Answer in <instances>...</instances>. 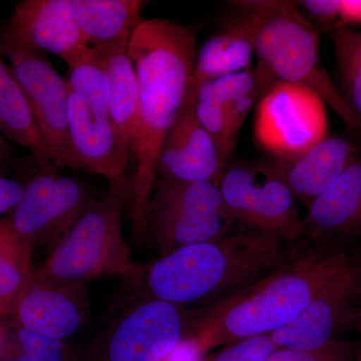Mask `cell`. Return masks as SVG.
Returning <instances> with one entry per match:
<instances>
[{"instance_id":"cell-2","label":"cell","mask_w":361,"mask_h":361,"mask_svg":"<svg viewBox=\"0 0 361 361\" xmlns=\"http://www.w3.org/2000/svg\"><path fill=\"white\" fill-rule=\"evenodd\" d=\"M353 259L345 249L334 245L290 255L269 274L213 303L191 337L206 353L283 329Z\"/></svg>"},{"instance_id":"cell-1","label":"cell","mask_w":361,"mask_h":361,"mask_svg":"<svg viewBox=\"0 0 361 361\" xmlns=\"http://www.w3.org/2000/svg\"><path fill=\"white\" fill-rule=\"evenodd\" d=\"M197 30L169 20L137 23L129 42V54L139 84L137 130L132 152L133 229L146 236L149 197L164 141L184 109L196 63Z\"/></svg>"},{"instance_id":"cell-30","label":"cell","mask_w":361,"mask_h":361,"mask_svg":"<svg viewBox=\"0 0 361 361\" xmlns=\"http://www.w3.org/2000/svg\"><path fill=\"white\" fill-rule=\"evenodd\" d=\"M23 353L13 361H65L66 348L63 342L33 334L25 329L18 331Z\"/></svg>"},{"instance_id":"cell-6","label":"cell","mask_w":361,"mask_h":361,"mask_svg":"<svg viewBox=\"0 0 361 361\" xmlns=\"http://www.w3.org/2000/svg\"><path fill=\"white\" fill-rule=\"evenodd\" d=\"M0 52L27 99L45 154L54 168L78 170L68 133L71 90L44 52L21 44L7 30Z\"/></svg>"},{"instance_id":"cell-16","label":"cell","mask_w":361,"mask_h":361,"mask_svg":"<svg viewBox=\"0 0 361 361\" xmlns=\"http://www.w3.org/2000/svg\"><path fill=\"white\" fill-rule=\"evenodd\" d=\"M301 232L324 245L361 239V156L308 207Z\"/></svg>"},{"instance_id":"cell-8","label":"cell","mask_w":361,"mask_h":361,"mask_svg":"<svg viewBox=\"0 0 361 361\" xmlns=\"http://www.w3.org/2000/svg\"><path fill=\"white\" fill-rule=\"evenodd\" d=\"M254 135L278 161H293L329 135L324 102L300 85L281 82L260 97Z\"/></svg>"},{"instance_id":"cell-32","label":"cell","mask_w":361,"mask_h":361,"mask_svg":"<svg viewBox=\"0 0 361 361\" xmlns=\"http://www.w3.org/2000/svg\"><path fill=\"white\" fill-rule=\"evenodd\" d=\"M195 113L206 132L212 137L218 149L224 139L226 111L225 106L213 99H198L195 102Z\"/></svg>"},{"instance_id":"cell-23","label":"cell","mask_w":361,"mask_h":361,"mask_svg":"<svg viewBox=\"0 0 361 361\" xmlns=\"http://www.w3.org/2000/svg\"><path fill=\"white\" fill-rule=\"evenodd\" d=\"M71 94L80 97L96 118H108L110 106V84L104 66L92 47L66 63Z\"/></svg>"},{"instance_id":"cell-37","label":"cell","mask_w":361,"mask_h":361,"mask_svg":"<svg viewBox=\"0 0 361 361\" xmlns=\"http://www.w3.org/2000/svg\"><path fill=\"white\" fill-rule=\"evenodd\" d=\"M13 304L8 301L0 299V315H6L8 313H13Z\"/></svg>"},{"instance_id":"cell-27","label":"cell","mask_w":361,"mask_h":361,"mask_svg":"<svg viewBox=\"0 0 361 361\" xmlns=\"http://www.w3.org/2000/svg\"><path fill=\"white\" fill-rule=\"evenodd\" d=\"M266 361H361V348L355 342L339 338L312 350L278 348Z\"/></svg>"},{"instance_id":"cell-36","label":"cell","mask_w":361,"mask_h":361,"mask_svg":"<svg viewBox=\"0 0 361 361\" xmlns=\"http://www.w3.org/2000/svg\"><path fill=\"white\" fill-rule=\"evenodd\" d=\"M356 327L361 332V263H360V284H358V300L357 307H356L355 320Z\"/></svg>"},{"instance_id":"cell-11","label":"cell","mask_w":361,"mask_h":361,"mask_svg":"<svg viewBox=\"0 0 361 361\" xmlns=\"http://www.w3.org/2000/svg\"><path fill=\"white\" fill-rule=\"evenodd\" d=\"M184 322L174 304L154 298L121 320L108 346L110 361H161L184 336Z\"/></svg>"},{"instance_id":"cell-20","label":"cell","mask_w":361,"mask_h":361,"mask_svg":"<svg viewBox=\"0 0 361 361\" xmlns=\"http://www.w3.org/2000/svg\"><path fill=\"white\" fill-rule=\"evenodd\" d=\"M130 33H126L113 42L92 47V49L108 75L110 84L109 115L111 122L133 148L137 130L139 84L129 54Z\"/></svg>"},{"instance_id":"cell-31","label":"cell","mask_w":361,"mask_h":361,"mask_svg":"<svg viewBox=\"0 0 361 361\" xmlns=\"http://www.w3.org/2000/svg\"><path fill=\"white\" fill-rule=\"evenodd\" d=\"M303 14L316 28L336 30L341 14V0H303L296 2Z\"/></svg>"},{"instance_id":"cell-25","label":"cell","mask_w":361,"mask_h":361,"mask_svg":"<svg viewBox=\"0 0 361 361\" xmlns=\"http://www.w3.org/2000/svg\"><path fill=\"white\" fill-rule=\"evenodd\" d=\"M32 256L0 224V299L14 306L32 279Z\"/></svg>"},{"instance_id":"cell-24","label":"cell","mask_w":361,"mask_h":361,"mask_svg":"<svg viewBox=\"0 0 361 361\" xmlns=\"http://www.w3.org/2000/svg\"><path fill=\"white\" fill-rule=\"evenodd\" d=\"M342 96L361 122V30H332Z\"/></svg>"},{"instance_id":"cell-10","label":"cell","mask_w":361,"mask_h":361,"mask_svg":"<svg viewBox=\"0 0 361 361\" xmlns=\"http://www.w3.org/2000/svg\"><path fill=\"white\" fill-rule=\"evenodd\" d=\"M360 284V263L351 260L318 290L293 322L270 336L279 348H322L339 339L355 320Z\"/></svg>"},{"instance_id":"cell-7","label":"cell","mask_w":361,"mask_h":361,"mask_svg":"<svg viewBox=\"0 0 361 361\" xmlns=\"http://www.w3.org/2000/svg\"><path fill=\"white\" fill-rule=\"evenodd\" d=\"M218 185L236 222L285 242L302 236L295 197L268 159L227 166Z\"/></svg>"},{"instance_id":"cell-5","label":"cell","mask_w":361,"mask_h":361,"mask_svg":"<svg viewBox=\"0 0 361 361\" xmlns=\"http://www.w3.org/2000/svg\"><path fill=\"white\" fill-rule=\"evenodd\" d=\"M132 194V180L126 179L92 201L44 264L32 271V279L68 287L104 275L134 272L123 229V211Z\"/></svg>"},{"instance_id":"cell-35","label":"cell","mask_w":361,"mask_h":361,"mask_svg":"<svg viewBox=\"0 0 361 361\" xmlns=\"http://www.w3.org/2000/svg\"><path fill=\"white\" fill-rule=\"evenodd\" d=\"M361 25V0H341V14L336 30Z\"/></svg>"},{"instance_id":"cell-4","label":"cell","mask_w":361,"mask_h":361,"mask_svg":"<svg viewBox=\"0 0 361 361\" xmlns=\"http://www.w3.org/2000/svg\"><path fill=\"white\" fill-rule=\"evenodd\" d=\"M233 4L251 11L258 20V63L254 70L260 97L281 82L303 85L329 104L349 130L361 132L360 121L320 61L318 30L304 18L296 1L245 0Z\"/></svg>"},{"instance_id":"cell-33","label":"cell","mask_w":361,"mask_h":361,"mask_svg":"<svg viewBox=\"0 0 361 361\" xmlns=\"http://www.w3.org/2000/svg\"><path fill=\"white\" fill-rule=\"evenodd\" d=\"M23 191L25 186L18 180L0 177V215L18 205Z\"/></svg>"},{"instance_id":"cell-13","label":"cell","mask_w":361,"mask_h":361,"mask_svg":"<svg viewBox=\"0 0 361 361\" xmlns=\"http://www.w3.org/2000/svg\"><path fill=\"white\" fill-rule=\"evenodd\" d=\"M68 133L78 170L101 176L115 185L127 179L132 146L108 118H96L75 94L70 97Z\"/></svg>"},{"instance_id":"cell-3","label":"cell","mask_w":361,"mask_h":361,"mask_svg":"<svg viewBox=\"0 0 361 361\" xmlns=\"http://www.w3.org/2000/svg\"><path fill=\"white\" fill-rule=\"evenodd\" d=\"M285 241L252 230L177 249L157 260L147 284L158 300L214 303L242 290L283 264Z\"/></svg>"},{"instance_id":"cell-38","label":"cell","mask_w":361,"mask_h":361,"mask_svg":"<svg viewBox=\"0 0 361 361\" xmlns=\"http://www.w3.org/2000/svg\"><path fill=\"white\" fill-rule=\"evenodd\" d=\"M0 146H1V142H0ZM0 149H1V148H0Z\"/></svg>"},{"instance_id":"cell-17","label":"cell","mask_w":361,"mask_h":361,"mask_svg":"<svg viewBox=\"0 0 361 361\" xmlns=\"http://www.w3.org/2000/svg\"><path fill=\"white\" fill-rule=\"evenodd\" d=\"M231 4L238 11V16L202 47L190 85L192 94L204 82L240 73L252 66V59L256 54L258 20L251 11Z\"/></svg>"},{"instance_id":"cell-9","label":"cell","mask_w":361,"mask_h":361,"mask_svg":"<svg viewBox=\"0 0 361 361\" xmlns=\"http://www.w3.org/2000/svg\"><path fill=\"white\" fill-rule=\"evenodd\" d=\"M44 168L25 187L8 219L0 224L16 242L32 252L39 242L56 244L87 211L92 200L87 188L73 178Z\"/></svg>"},{"instance_id":"cell-12","label":"cell","mask_w":361,"mask_h":361,"mask_svg":"<svg viewBox=\"0 0 361 361\" xmlns=\"http://www.w3.org/2000/svg\"><path fill=\"white\" fill-rule=\"evenodd\" d=\"M196 96L188 94L186 104L161 146L156 179L219 184V149L195 113Z\"/></svg>"},{"instance_id":"cell-18","label":"cell","mask_w":361,"mask_h":361,"mask_svg":"<svg viewBox=\"0 0 361 361\" xmlns=\"http://www.w3.org/2000/svg\"><path fill=\"white\" fill-rule=\"evenodd\" d=\"M66 288L32 278L13 306L21 329L59 341L75 334L82 323V311Z\"/></svg>"},{"instance_id":"cell-26","label":"cell","mask_w":361,"mask_h":361,"mask_svg":"<svg viewBox=\"0 0 361 361\" xmlns=\"http://www.w3.org/2000/svg\"><path fill=\"white\" fill-rule=\"evenodd\" d=\"M258 90L253 66L240 73L204 82L194 94L198 99H213L223 106ZM259 92V90H258Z\"/></svg>"},{"instance_id":"cell-29","label":"cell","mask_w":361,"mask_h":361,"mask_svg":"<svg viewBox=\"0 0 361 361\" xmlns=\"http://www.w3.org/2000/svg\"><path fill=\"white\" fill-rule=\"evenodd\" d=\"M278 348L270 334L252 336L228 344L209 361H266Z\"/></svg>"},{"instance_id":"cell-14","label":"cell","mask_w":361,"mask_h":361,"mask_svg":"<svg viewBox=\"0 0 361 361\" xmlns=\"http://www.w3.org/2000/svg\"><path fill=\"white\" fill-rule=\"evenodd\" d=\"M6 30L26 47L51 52L65 63L89 47L75 23L70 0L21 1Z\"/></svg>"},{"instance_id":"cell-19","label":"cell","mask_w":361,"mask_h":361,"mask_svg":"<svg viewBox=\"0 0 361 361\" xmlns=\"http://www.w3.org/2000/svg\"><path fill=\"white\" fill-rule=\"evenodd\" d=\"M235 222L229 214L149 206L146 236L165 256L182 247L223 238Z\"/></svg>"},{"instance_id":"cell-21","label":"cell","mask_w":361,"mask_h":361,"mask_svg":"<svg viewBox=\"0 0 361 361\" xmlns=\"http://www.w3.org/2000/svg\"><path fill=\"white\" fill-rule=\"evenodd\" d=\"M147 4L140 0H70L75 23L89 47L132 32L142 20Z\"/></svg>"},{"instance_id":"cell-28","label":"cell","mask_w":361,"mask_h":361,"mask_svg":"<svg viewBox=\"0 0 361 361\" xmlns=\"http://www.w3.org/2000/svg\"><path fill=\"white\" fill-rule=\"evenodd\" d=\"M260 94L258 90H254L251 94L232 101L225 106L226 122L224 139L219 149L220 164L222 172L227 167L228 161L231 158L237 142H238L240 133L243 128L247 116L251 109L258 103Z\"/></svg>"},{"instance_id":"cell-22","label":"cell","mask_w":361,"mask_h":361,"mask_svg":"<svg viewBox=\"0 0 361 361\" xmlns=\"http://www.w3.org/2000/svg\"><path fill=\"white\" fill-rule=\"evenodd\" d=\"M0 130L11 141L27 149L42 168L52 167L27 99L0 52Z\"/></svg>"},{"instance_id":"cell-15","label":"cell","mask_w":361,"mask_h":361,"mask_svg":"<svg viewBox=\"0 0 361 361\" xmlns=\"http://www.w3.org/2000/svg\"><path fill=\"white\" fill-rule=\"evenodd\" d=\"M360 156L361 148L353 140L329 135L295 160H268L296 200L308 208Z\"/></svg>"},{"instance_id":"cell-34","label":"cell","mask_w":361,"mask_h":361,"mask_svg":"<svg viewBox=\"0 0 361 361\" xmlns=\"http://www.w3.org/2000/svg\"><path fill=\"white\" fill-rule=\"evenodd\" d=\"M205 353L200 344L189 336L183 339L168 356L161 361H202Z\"/></svg>"}]
</instances>
